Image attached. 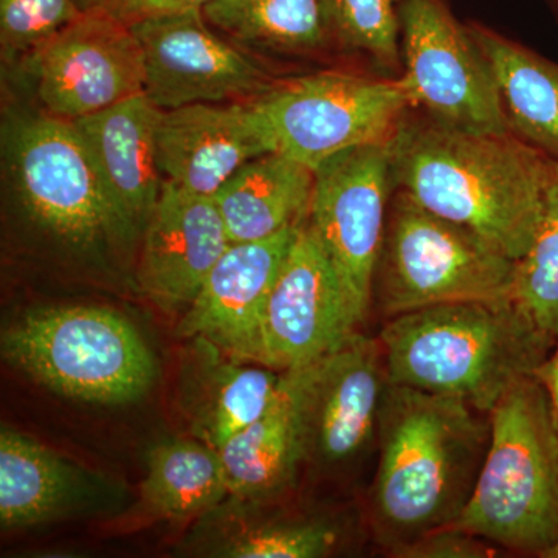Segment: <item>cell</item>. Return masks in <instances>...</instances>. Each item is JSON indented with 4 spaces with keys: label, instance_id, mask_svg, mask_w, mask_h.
<instances>
[{
    "label": "cell",
    "instance_id": "cell-1",
    "mask_svg": "<svg viewBox=\"0 0 558 558\" xmlns=\"http://www.w3.org/2000/svg\"><path fill=\"white\" fill-rule=\"evenodd\" d=\"M395 190L519 260L537 234L554 161L513 135L447 126L410 108L388 140Z\"/></svg>",
    "mask_w": 558,
    "mask_h": 558
},
{
    "label": "cell",
    "instance_id": "cell-2",
    "mask_svg": "<svg viewBox=\"0 0 558 558\" xmlns=\"http://www.w3.org/2000/svg\"><path fill=\"white\" fill-rule=\"evenodd\" d=\"M490 444V414L464 400L389 384L366 494L365 526L381 553L453 526Z\"/></svg>",
    "mask_w": 558,
    "mask_h": 558
},
{
    "label": "cell",
    "instance_id": "cell-3",
    "mask_svg": "<svg viewBox=\"0 0 558 558\" xmlns=\"http://www.w3.org/2000/svg\"><path fill=\"white\" fill-rule=\"evenodd\" d=\"M389 384L464 400L490 413L556 343L513 299L458 301L384 322Z\"/></svg>",
    "mask_w": 558,
    "mask_h": 558
},
{
    "label": "cell",
    "instance_id": "cell-4",
    "mask_svg": "<svg viewBox=\"0 0 558 558\" xmlns=\"http://www.w3.org/2000/svg\"><path fill=\"white\" fill-rule=\"evenodd\" d=\"M490 444L454 527L505 553L553 558L558 548V416L537 376L490 411Z\"/></svg>",
    "mask_w": 558,
    "mask_h": 558
},
{
    "label": "cell",
    "instance_id": "cell-5",
    "mask_svg": "<svg viewBox=\"0 0 558 558\" xmlns=\"http://www.w3.org/2000/svg\"><path fill=\"white\" fill-rule=\"evenodd\" d=\"M517 260L486 238L392 191L371 307L387 322L458 301L512 299Z\"/></svg>",
    "mask_w": 558,
    "mask_h": 558
},
{
    "label": "cell",
    "instance_id": "cell-6",
    "mask_svg": "<svg viewBox=\"0 0 558 558\" xmlns=\"http://www.w3.org/2000/svg\"><path fill=\"white\" fill-rule=\"evenodd\" d=\"M3 359L43 387L95 405L149 391L156 360L130 319L101 306L43 307L2 332Z\"/></svg>",
    "mask_w": 558,
    "mask_h": 558
},
{
    "label": "cell",
    "instance_id": "cell-7",
    "mask_svg": "<svg viewBox=\"0 0 558 558\" xmlns=\"http://www.w3.org/2000/svg\"><path fill=\"white\" fill-rule=\"evenodd\" d=\"M253 105L271 153L314 171L344 150L387 143L411 108L399 76L349 72L277 81Z\"/></svg>",
    "mask_w": 558,
    "mask_h": 558
},
{
    "label": "cell",
    "instance_id": "cell-8",
    "mask_svg": "<svg viewBox=\"0 0 558 558\" xmlns=\"http://www.w3.org/2000/svg\"><path fill=\"white\" fill-rule=\"evenodd\" d=\"M10 178L33 222L72 247L130 240L72 121L25 117L9 132Z\"/></svg>",
    "mask_w": 558,
    "mask_h": 558
},
{
    "label": "cell",
    "instance_id": "cell-9",
    "mask_svg": "<svg viewBox=\"0 0 558 558\" xmlns=\"http://www.w3.org/2000/svg\"><path fill=\"white\" fill-rule=\"evenodd\" d=\"M411 108L470 132H510L486 57L447 0H398Z\"/></svg>",
    "mask_w": 558,
    "mask_h": 558
},
{
    "label": "cell",
    "instance_id": "cell-10",
    "mask_svg": "<svg viewBox=\"0 0 558 558\" xmlns=\"http://www.w3.org/2000/svg\"><path fill=\"white\" fill-rule=\"evenodd\" d=\"M392 191L388 142L344 150L315 171L306 226L328 256L360 326L371 311Z\"/></svg>",
    "mask_w": 558,
    "mask_h": 558
},
{
    "label": "cell",
    "instance_id": "cell-11",
    "mask_svg": "<svg viewBox=\"0 0 558 558\" xmlns=\"http://www.w3.org/2000/svg\"><path fill=\"white\" fill-rule=\"evenodd\" d=\"M359 328L339 278L304 219L255 326L233 357L281 373L300 369L326 357Z\"/></svg>",
    "mask_w": 558,
    "mask_h": 558
},
{
    "label": "cell",
    "instance_id": "cell-12",
    "mask_svg": "<svg viewBox=\"0 0 558 558\" xmlns=\"http://www.w3.org/2000/svg\"><path fill=\"white\" fill-rule=\"evenodd\" d=\"M50 116L83 119L145 94V60L130 25L83 13L22 60Z\"/></svg>",
    "mask_w": 558,
    "mask_h": 558
},
{
    "label": "cell",
    "instance_id": "cell-13",
    "mask_svg": "<svg viewBox=\"0 0 558 558\" xmlns=\"http://www.w3.org/2000/svg\"><path fill=\"white\" fill-rule=\"evenodd\" d=\"M388 387L380 341L360 330L315 362L304 399V465L347 472L376 458Z\"/></svg>",
    "mask_w": 558,
    "mask_h": 558
},
{
    "label": "cell",
    "instance_id": "cell-14",
    "mask_svg": "<svg viewBox=\"0 0 558 558\" xmlns=\"http://www.w3.org/2000/svg\"><path fill=\"white\" fill-rule=\"evenodd\" d=\"M130 27L145 60V95L160 110L255 100L277 83L258 62L219 38L202 10Z\"/></svg>",
    "mask_w": 558,
    "mask_h": 558
},
{
    "label": "cell",
    "instance_id": "cell-15",
    "mask_svg": "<svg viewBox=\"0 0 558 558\" xmlns=\"http://www.w3.org/2000/svg\"><path fill=\"white\" fill-rule=\"evenodd\" d=\"M142 234L140 289L165 312L189 310L231 244L213 197L191 193L171 180H165Z\"/></svg>",
    "mask_w": 558,
    "mask_h": 558
},
{
    "label": "cell",
    "instance_id": "cell-16",
    "mask_svg": "<svg viewBox=\"0 0 558 558\" xmlns=\"http://www.w3.org/2000/svg\"><path fill=\"white\" fill-rule=\"evenodd\" d=\"M271 153L253 100L161 110L157 156L165 180L213 197L242 165Z\"/></svg>",
    "mask_w": 558,
    "mask_h": 558
},
{
    "label": "cell",
    "instance_id": "cell-17",
    "mask_svg": "<svg viewBox=\"0 0 558 558\" xmlns=\"http://www.w3.org/2000/svg\"><path fill=\"white\" fill-rule=\"evenodd\" d=\"M160 113L140 94L72 121L130 240L148 226L163 189L157 156Z\"/></svg>",
    "mask_w": 558,
    "mask_h": 558
},
{
    "label": "cell",
    "instance_id": "cell-18",
    "mask_svg": "<svg viewBox=\"0 0 558 558\" xmlns=\"http://www.w3.org/2000/svg\"><path fill=\"white\" fill-rule=\"evenodd\" d=\"M186 341L179 368L180 411L193 438L220 450L266 411L282 373L231 357L205 339Z\"/></svg>",
    "mask_w": 558,
    "mask_h": 558
},
{
    "label": "cell",
    "instance_id": "cell-19",
    "mask_svg": "<svg viewBox=\"0 0 558 558\" xmlns=\"http://www.w3.org/2000/svg\"><path fill=\"white\" fill-rule=\"evenodd\" d=\"M299 226L230 244L180 319L178 337L211 341L233 357L263 311Z\"/></svg>",
    "mask_w": 558,
    "mask_h": 558
},
{
    "label": "cell",
    "instance_id": "cell-20",
    "mask_svg": "<svg viewBox=\"0 0 558 558\" xmlns=\"http://www.w3.org/2000/svg\"><path fill=\"white\" fill-rule=\"evenodd\" d=\"M312 366L284 371L277 395L220 449L230 497L266 506L295 487L304 468V399Z\"/></svg>",
    "mask_w": 558,
    "mask_h": 558
},
{
    "label": "cell",
    "instance_id": "cell-21",
    "mask_svg": "<svg viewBox=\"0 0 558 558\" xmlns=\"http://www.w3.org/2000/svg\"><path fill=\"white\" fill-rule=\"evenodd\" d=\"M94 476L39 440L7 425L0 429V526H36L78 508Z\"/></svg>",
    "mask_w": 558,
    "mask_h": 558
},
{
    "label": "cell",
    "instance_id": "cell-22",
    "mask_svg": "<svg viewBox=\"0 0 558 558\" xmlns=\"http://www.w3.org/2000/svg\"><path fill=\"white\" fill-rule=\"evenodd\" d=\"M315 171L278 153L242 165L213 196L231 244L267 240L306 219Z\"/></svg>",
    "mask_w": 558,
    "mask_h": 558
},
{
    "label": "cell",
    "instance_id": "cell-23",
    "mask_svg": "<svg viewBox=\"0 0 558 558\" xmlns=\"http://www.w3.org/2000/svg\"><path fill=\"white\" fill-rule=\"evenodd\" d=\"M486 57L509 131L558 163V64L481 24H469Z\"/></svg>",
    "mask_w": 558,
    "mask_h": 558
},
{
    "label": "cell",
    "instance_id": "cell-24",
    "mask_svg": "<svg viewBox=\"0 0 558 558\" xmlns=\"http://www.w3.org/2000/svg\"><path fill=\"white\" fill-rule=\"evenodd\" d=\"M142 499L161 519L205 515L230 497L220 451L196 438H172L146 454Z\"/></svg>",
    "mask_w": 558,
    "mask_h": 558
},
{
    "label": "cell",
    "instance_id": "cell-25",
    "mask_svg": "<svg viewBox=\"0 0 558 558\" xmlns=\"http://www.w3.org/2000/svg\"><path fill=\"white\" fill-rule=\"evenodd\" d=\"M220 502L208 539V556L227 558H322L339 548V524L315 517H258L252 502L229 497Z\"/></svg>",
    "mask_w": 558,
    "mask_h": 558
},
{
    "label": "cell",
    "instance_id": "cell-26",
    "mask_svg": "<svg viewBox=\"0 0 558 558\" xmlns=\"http://www.w3.org/2000/svg\"><path fill=\"white\" fill-rule=\"evenodd\" d=\"M208 24L245 46L310 53L328 43L322 0H211Z\"/></svg>",
    "mask_w": 558,
    "mask_h": 558
},
{
    "label": "cell",
    "instance_id": "cell-27",
    "mask_svg": "<svg viewBox=\"0 0 558 558\" xmlns=\"http://www.w3.org/2000/svg\"><path fill=\"white\" fill-rule=\"evenodd\" d=\"M329 40L362 54L380 75H402L398 0H322Z\"/></svg>",
    "mask_w": 558,
    "mask_h": 558
},
{
    "label": "cell",
    "instance_id": "cell-28",
    "mask_svg": "<svg viewBox=\"0 0 558 558\" xmlns=\"http://www.w3.org/2000/svg\"><path fill=\"white\" fill-rule=\"evenodd\" d=\"M512 299L537 328L558 343V163L554 161L545 208L526 255L517 260Z\"/></svg>",
    "mask_w": 558,
    "mask_h": 558
},
{
    "label": "cell",
    "instance_id": "cell-29",
    "mask_svg": "<svg viewBox=\"0 0 558 558\" xmlns=\"http://www.w3.org/2000/svg\"><path fill=\"white\" fill-rule=\"evenodd\" d=\"M73 0H0V46L5 61H22L36 46L81 16Z\"/></svg>",
    "mask_w": 558,
    "mask_h": 558
},
{
    "label": "cell",
    "instance_id": "cell-30",
    "mask_svg": "<svg viewBox=\"0 0 558 558\" xmlns=\"http://www.w3.org/2000/svg\"><path fill=\"white\" fill-rule=\"evenodd\" d=\"M505 553L464 529H438L396 553L395 558H490Z\"/></svg>",
    "mask_w": 558,
    "mask_h": 558
},
{
    "label": "cell",
    "instance_id": "cell-31",
    "mask_svg": "<svg viewBox=\"0 0 558 558\" xmlns=\"http://www.w3.org/2000/svg\"><path fill=\"white\" fill-rule=\"evenodd\" d=\"M208 2L211 0H119L109 14L123 24L132 25L193 10H204Z\"/></svg>",
    "mask_w": 558,
    "mask_h": 558
},
{
    "label": "cell",
    "instance_id": "cell-32",
    "mask_svg": "<svg viewBox=\"0 0 558 558\" xmlns=\"http://www.w3.org/2000/svg\"><path fill=\"white\" fill-rule=\"evenodd\" d=\"M537 379L542 381L546 392H548L550 403L556 410L558 416V343L550 351L548 359L545 360L537 371Z\"/></svg>",
    "mask_w": 558,
    "mask_h": 558
},
{
    "label": "cell",
    "instance_id": "cell-33",
    "mask_svg": "<svg viewBox=\"0 0 558 558\" xmlns=\"http://www.w3.org/2000/svg\"><path fill=\"white\" fill-rule=\"evenodd\" d=\"M73 2L78 7L81 13H94V11L109 13L119 0H73Z\"/></svg>",
    "mask_w": 558,
    "mask_h": 558
},
{
    "label": "cell",
    "instance_id": "cell-34",
    "mask_svg": "<svg viewBox=\"0 0 558 558\" xmlns=\"http://www.w3.org/2000/svg\"><path fill=\"white\" fill-rule=\"evenodd\" d=\"M557 3H558V0H557Z\"/></svg>",
    "mask_w": 558,
    "mask_h": 558
}]
</instances>
